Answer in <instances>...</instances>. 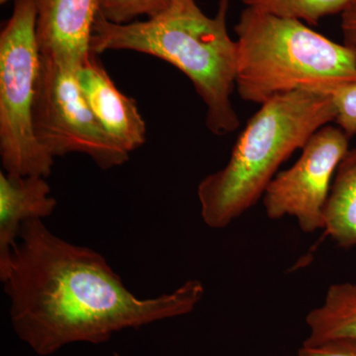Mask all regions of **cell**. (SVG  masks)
Returning a JSON list of instances; mask_svg holds the SVG:
<instances>
[{"mask_svg": "<svg viewBox=\"0 0 356 356\" xmlns=\"http://www.w3.org/2000/svg\"><path fill=\"white\" fill-rule=\"evenodd\" d=\"M170 0H99V13L115 24H127L139 16L153 17L163 10Z\"/></svg>", "mask_w": 356, "mask_h": 356, "instance_id": "obj_14", "label": "cell"}, {"mask_svg": "<svg viewBox=\"0 0 356 356\" xmlns=\"http://www.w3.org/2000/svg\"><path fill=\"white\" fill-rule=\"evenodd\" d=\"M350 138L339 127L327 125L309 139L298 161L278 172L264 196L271 220L292 217L304 233L325 228V208L337 168L348 152Z\"/></svg>", "mask_w": 356, "mask_h": 356, "instance_id": "obj_7", "label": "cell"}, {"mask_svg": "<svg viewBox=\"0 0 356 356\" xmlns=\"http://www.w3.org/2000/svg\"><path fill=\"white\" fill-rule=\"evenodd\" d=\"M321 91L332 96L336 109L334 122L348 138L356 135V81L339 84Z\"/></svg>", "mask_w": 356, "mask_h": 356, "instance_id": "obj_15", "label": "cell"}, {"mask_svg": "<svg viewBox=\"0 0 356 356\" xmlns=\"http://www.w3.org/2000/svg\"><path fill=\"white\" fill-rule=\"evenodd\" d=\"M0 280L16 336L40 356L187 315L205 294L202 282L191 280L172 293L138 298L103 255L56 236L43 220L22 225L0 262Z\"/></svg>", "mask_w": 356, "mask_h": 356, "instance_id": "obj_1", "label": "cell"}, {"mask_svg": "<svg viewBox=\"0 0 356 356\" xmlns=\"http://www.w3.org/2000/svg\"><path fill=\"white\" fill-rule=\"evenodd\" d=\"M44 178L0 173V262L10 254L25 222L51 216L57 207Z\"/></svg>", "mask_w": 356, "mask_h": 356, "instance_id": "obj_10", "label": "cell"}, {"mask_svg": "<svg viewBox=\"0 0 356 356\" xmlns=\"http://www.w3.org/2000/svg\"><path fill=\"white\" fill-rule=\"evenodd\" d=\"M36 6L41 55L79 69L91 53L99 0H36Z\"/></svg>", "mask_w": 356, "mask_h": 356, "instance_id": "obj_8", "label": "cell"}, {"mask_svg": "<svg viewBox=\"0 0 356 356\" xmlns=\"http://www.w3.org/2000/svg\"><path fill=\"white\" fill-rule=\"evenodd\" d=\"M10 1V0H0V3L4 4L6 3V2Z\"/></svg>", "mask_w": 356, "mask_h": 356, "instance_id": "obj_18", "label": "cell"}, {"mask_svg": "<svg viewBox=\"0 0 356 356\" xmlns=\"http://www.w3.org/2000/svg\"><path fill=\"white\" fill-rule=\"evenodd\" d=\"M341 15L343 44L356 51V0H351Z\"/></svg>", "mask_w": 356, "mask_h": 356, "instance_id": "obj_17", "label": "cell"}, {"mask_svg": "<svg viewBox=\"0 0 356 356\" xmlns=\"http://www.w3.org/2000/svg\"><path fill=\"white\" fill-rule=\"evenodd\" d=\"M229 7V0H220L216 15L209 17L195 0H170L153 17L127 24L110 22L98 11L90 51H139L175 65L205 103L207 128L214 135H229L240 126L231 100L238 51L228 31Z\"/></svg>", "mask_w": 356, "mask_h": 356, "instance_id": "obj_2", "label": "cell"}, {"mask_svg": "<svg viewBox=\"0 0 356 356\" xmlns=\"http://www.w3.org/2000/svg\"><path fill=\"white\" fill-rule=\"evenodd\" d=\"M325 233L339 247L356 245V149L337 168L325 208Z\"/></svg>", "mask_w": 356, "mask_h": 356, "instance_id": "obj_12", "label": "cell"}, {"mask_svg": "<svg viewBox=\"0 0 356 356\" xmlns=\"http://www.w3.org/2000/svg\"><path fill=\"white\" fill-rule=\"evenodd\" d=\"M336 119L332 96L301 89L264 102L248 121L227 165L198 185L201 217L221 229L262 199L280 165Z\"/></svg>", "mask_w": 356, "mask_h": 356, "instance_id": "obj_3", "label": "cell"}, {"mask_svg": "<svg viewBox=\"0 0 356 356\" xmlns=\"http://www.w3.org/2000/svg\"><path fill=\"white\" fill-rule=\"evenodd\" d=\"M76 70L41 55L33 109L37 140L54 159L81 153L88 154L103 170L124 165L130 154L93 114L79 88Z\"/></svg>", "mask_w": 356, "mask_h": 356, "instance_id": "obj_6", "label": "cell"}, {"mask_svg": "<svg viewBox=\"0 0 356 356\" xmlns=\"http://www.w3.org/2000/svg\"><path fill=\"white\" fill-rule=\"evenodd\" d=\"M298 356H356V339H337L320 346H302Z\"/></svg>", "mask_w": 356, "mask_h": 356, "instance_id": "obj_16", "label": "cell"}, {"mask_svg": "<svg viewBox=\"0 0 356 356\" xmlns=\"http://www.w3.org/2000/svg\"><path fill=\"white\" fill-rule=\"evenodd\" d=\"M309 336L304 346H320L337 339H356V284L343 282L327 289L322 305L306 317Z\"/></svg>", "mask_w": 356, "mask_h": 356, "instance_id": "obj_11", "label": "cell"}, {"mask_svg": "<svg viewBox=\"0 0 356 356\" xmlns=\"http://www.w3.org/2000/svg\"><path fill=\"white\" fill-rule=\"evenodd\" d=\"M235 31L236 88L245 102L261 105L293 91L356 81V51L302 21L245 7Z\"/></svg>", "mask_w": 356, "mask_h": 356, "instance_id": "obj_4", "label": "cell"}, {"mask_svg": "<svg viewBox=\"0 0 356 356\" xmlns=\"http://www.w3.org/2000/svg\"><path fill=\"white\" fill-rule=\"evenodd\" d=\"M77 81L86 102L104 130L129 154L146 142L147 128L137 103L115 86L91 51L76 70Z\"/></svg>", "mask_w": 356, "mask_h": 356, "instance_id": "obj_9", "label": "cell"}, {"mask_svg": "<svg viewBox=\"0 0 356 356\" xmlns=\"http://www.w3.org/2000/svg\"><path fill=\"white\" fill-rule=\"evenodd\" d=\"M248 8L317 25L327 16L341 14L351 0H242Z\"/></svg>", "mask_w": 356, "mask_h": 356, "instance_id": "obj_13", "label": "cell"}, {"mask_svg": "<svg viewBox=\"0 0 356 356\" xmlns=\"http://www.w3.org/2000/svg\"><path fill=\"white\" fill-rule=\"evenodd\" d=\"M36 23V0H15L0 34V156L7 173L48 177L54 158L33 124L41 65Z\"/></svg>", "mask_w": 356, "mask_h": 356, "instance_id": "obj_5", "label": "cell"}, {"mask_svg": "<svg viewBox=\"0 0 356 356\" xmlns=\"http://www.w3.org/2000/svg\"><path fill=\"white\" fill-rule=\"evenodd\" d=\"M113 356H121V355H119V353H113Z\"/></svg>", "mask_w": 356, "mask_h": 356, "instance_id": "obj_19", "label": "cell"}]
</instances>
